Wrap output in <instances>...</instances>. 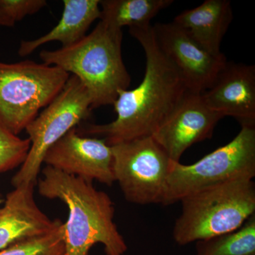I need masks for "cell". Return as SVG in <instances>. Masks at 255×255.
Segmentation results:
<instances>
[{
  "mask_svg": "<svg viewBox=\"0 0 255 255\" xmlns=\"http://www.w3.org/2000/svg\"><path fill=\"white\" fill-rule=\"evenodd\" d=\"M255 177V127H242L226 145L195 163L171 162L163 205L174 204L189 194L218 184Z\"/></svg>",
  "mask_w": 255,
  "mask_h": 255,
  "instance_id": "6",
  "label": "cell"
},
{
  "mask_svg": "<svg viewBox=\"0 0 255 255\" xmlns=\"http://www.w3.org/2000/svg\"><path fill=\"white\" fill-rule=\"evenodd\" d=\"M113 172L124 197L132 204L163 202L172 160L152 135L111 146Z\"/></svg>",
  "mask_w": 255,
  "mask_h": 255,
  "instance_id": "8",
  "label": "cell"
},
{
  "mask_svg": "<svg viewBox=\"0 0 255 255\" xmlns=\"http://www.w3.org/2000/svg\"><path fill=\"white\" fill-rule=\"evenodd\" d=\"M233 16L229 0H206L196 7L183 11L173 22L187 30L206 49L220 54L221 42Z\"/></svg>",
  "mask_w": 255,
  "mask_h": 255,
  "instance_id": "14",
  "label": "cell"
},
{
  "mask_svg": "<svg viewBox=\"0 0 255 255\" xmlns=\"http://www.w3.org/2000/svg\"><path fill=\"white\" fill-rule=\"evenodd\" d=\"M70 74L45 63L0 62V120L15 135L59 95Z\"/></svg>",
  "mask_w": 255,
  "mask_h": 255,
  "instance_id": "5",
  "label": "cell"
},
{
  "mask_svg": "<svg viewBox=\"0 0 255 255\" xmlns=\"http://www.w3.org/2000/svg\"><path fill=\"white\" fill-rule=\"evenodd\" d=\"M152 29L159 48L181 74L188 90L202 94L209 90L228 63L225 55L209 51L173 21L155 23Z\"/></svg>",
  "mask_w": 255,
  "mask_h": 255,
  "instance_id": "9",
  "label": "cell"
},
{
  "mask_svg": "<svg viewBox=\"0 0 255 255\" xmlns=\"http://www.w3.org/2000/svg\"><path fill=\"white\" fill-rule=\"evenodd\" d=\"M202 95L206 105L236 119L241 127H255V66L228 62L213 85Z\"/></svg>",
  "mask_w": 255,
  "mask_h": 255,
  "instance_id": "12",
  "label": "cell"
},
{
  "mask_svg": "<svg viewBox=\"0 0 255 255\" xmlns=\"http://www.w3.org/2000/svg\"><path fill=\"white\" fill-rule=\"evenodd\" d=\"M46 5V0H0V10L15 23L36 14Z\"/></svg>",
  "mask_w": 255,
  "mask_h": 255,
  "instance_id": "20",
  "label": "cell"
},
{
  "mask_svg": "<svg viewBox=\"0 0 255 255\" xmlns=\"http://www.w3.org/2000/svg\"><path fill=\"white\" fill-rule=\"evenodd\" d=\"M15 25L13 21L4 11L0 10V26H6V27H12Z\"/></svg>",
  "mask_w": 255,
  "mask_h": 255,
  "instance_id": "21",
  "label": "cell"
},
{
  "mask_svg": "<svg viewBox=\"0 0 255 255\" xmlns=\"http://www.w3.org/2000/svg\"><path fill=\"white\" fill-rule=\"evenodd\" d=\"M182 213L174 223L179 246L238 229L255 212V184L241 178L189 194L180 200Z\"/></svg>",
  "mask_w": 255,
  "mask_h": 255,
  "instance_id": "4",
  "label": "cell"
},
{
  "mask_svg": "<svg viewBox=\"0 0 255 255\" xmlns=\"http://www.w3.org/2000/svg\"><path fill=\"white\" fill-rule=\"evenodd\" d=\"M122 29L100 21L80 41L55 50H42L43 63L73 73L86 87L92 110L113 105L122 90H128L130 76L122 58Z\"/></svg>",
  "mask_w": 255,
  "mask_h": 255,
  "instance_id": "3",
  "label": "cell"
},
{
  "mask_svg": "<svg viewBox=\"0 0 255 255\" xmlns=\"http://www.w3.org/2000/svg\"><path fill=\"white\" fill-rule=\"evenodd\" d=\"M129 32L145 52L142 82L133 90L119 92L113 122L76 127L79 135L104 139L110 146L152 135L188 91L182 75L159 48L152 25L130 28Z\"/></svg>",
  "mask_w": 255,
  "mask_h": 255,
  "instance_id": "1",
  "label": "cell"
},
{
  "mask_svg": "<svg viewBox=\"0 0 255 255\" xmlns=\"http://www.w3.org/2000/svg\"><path fill=\"white\" fill-rule=\"evenodd\" d=\"M173 0H102L101 18L109 26L122 29L150 26L159 11L173 4Z\"/></svg>",
  "mask_w": 255,
  "mask_h": 255,
  "instance_id": "16",
  "label": "cell"
},
{
  "mask_svg": "<svg viewBox=\"0 0 255 255\" xmlns=\"http://www.w3.org/2000/svg\"><path fill=\"white\" fill-rule=\"evenodd\" d=\"M195 255H255V214L236 231L196 242Z\"/></svg>",
  "mask_w": 255,
  "mask_h": 255,
  "instance_id": "17",
  "label": "cell"
},
{
  "mask_svg": "<svg viewBox=\"0 0 255 255\" xmlns=\"http://www.w3.org/2000/svg\"><path fill=\"white\" fill-rule=\"evenodd\" d=\"M4 199L2 197V195L0 194V206H1V204H4Z\"/></svg>",
  "mask_w": 255,
  "mask_h": 255,
  "instance_id": "22",
  "label": "cell"
},
{
  "mask_svg": "<svg viewBox=\"0 0 255 255\" xmlns=\"http://www.w3.org/2000/svg\"><path fill=\"white\" fill-rule=\"evenodd\" d=\"M38 180L40 195L59 199L68 207L63 223L65 255H89L97 243L107 255H124L127 243L114 222L115 209L108 194L98 191L92 182L46 166Z\"/></svg>",
  "mask_w": 255,
  "mask_h": 255,
  "instance_id": "2",
  "label": "cell"
},
{
  "mask_svg": "<svg viewBox=\"0 0 255 255\" xmlns=\"http://www.w3.org/2000/svg\"><path fill=\"white\" fill-rule=\"evenodd\" d=\"M100 0H64L63 14L58 24L44 36L21 41L18 55L28 56L51 41H59L62 47H68L80 41L86 36L92 23L100 19Z\"/></svg>",
  "mask_w": 255,
  "mask_h": 255,
  "instance_id": "15",
  "label": "cell"
},
{
  "mask_svg": "<svg viewBox=\"0 0 255 255\" xmlns=\"http://www.w3.org/2000/svg\"><path fill=\"white\" fill-rule=\"evenodd\" d=\"M92 111L86 87L76 76H70L59 95L25 129L31 147L24 162L11 179L13 187L36 184L48 149L88 119Z\"/></svg>",
  "mask_w": 255,
  "mask_h": 255,
  "instance_id": "7",
  "label": "cell"
},
{
  "mask_svg": "<svg viewBox=\"0 0 255 255\" xmlns=\"http://www.w3.org/2000/svg\"><path fill=\"white\" fill-rule=\"evenodd\" d=\"M30 147L29 139L15 135L0 120V174L21 167Z\"/></svg>",
  "mask_w": 255,
  "mask_h": 255,
  "instance_id": "19",
  "label": "cell"
},
{
  "mask_svg": "<svg viewBox=\"0 0 255 255\" xmlns=\"http://www.w3.org/2000/svg\"><path fill=\"white\" fill-rule=\"evenodd\" d=\"M223 117L210 109L202 95L188 90L152 136L172 162L196 142L211 137Z\"/></svg>",
  "mask_w": 255,
  "mask_h": 255,
  "instance_id": "10",
  "label": "cell"
},
{
  "mask_svg": "<svg viewBox=\"0 0 255 255\" xmlns=\"http://www.w3.org/2000/svg\"><path fill=\"white\" fill-rule=\"evenodd\" d=\"M0 255H65L63 223L46 234L25 240L1 250Z\"/></svg>",
  "mask_w": 255,
  "mask_h": 255,
  "instance_id": "18",
  "label": "cell"
},
{
  "mask_svg": "<svg viewBox=\"0 0 255 255\" xmlns=\"http://www.w3.org/2000/svg\"><path fill=\"white\" fill-rule=\"evenodd\" d=\"M43 163L88 182L110 187L115 182L112 147L104 139L79 135L76 127L48 149Z\"/></svg>",
  "mask_w": 255,
  "mask_h": 255,
  "instance_id": "11",
  "label": "cell"
},
{
  "mask_svg": "<svg viewBox=\"0 0 255 255\" xmlns=\"http://www.w3.org/2000/svg\"><path fill=\"white\" fill-rule=\"evenodd\" d=\"M36 184L14 187L0 206V251L19 242L50 232L62 223L50 219L37 205Z\"/></svg>",
  "mask_w": 255,
  "mask_h": 255,
  "instance_id": "13",
  "label": "cell"
}]
</instances>
